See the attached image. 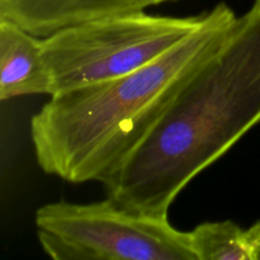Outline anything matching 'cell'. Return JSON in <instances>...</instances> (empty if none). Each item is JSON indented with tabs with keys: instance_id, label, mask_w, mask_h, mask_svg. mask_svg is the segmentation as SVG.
Listing matches in <instances>:
<instances>
[{
	"instance_id": "2",
	"label": "cell",
	"mask_w": 260,
	"mask_h": 260,
	"mask_svg": "<svg viewBox=\"0 0 260 260\" xmlns=\"http://www.w3.org/2000/svg\"><path fill=\"white\" fill-rule=\"evenodd\" d=\"M238 15L218 3L192 35L149 65L51 96L30 118L38 167L69 183L102 182L149 134Z\"/></svg>"
},
{
	"instance_id": "3",
	"label": "cell",
	"mask_w": 260,
	"mask_h": 260,
	"mask_svg": "<svg viewBox=\"0 0 260 260\" xmlns=\"http://www.w3.org/2000/svg\"><path fill=\"white\" fill-rule=\"evenodd\" d=\"M205 17L206 12L188 17L136 12L56 30L43 38L52 95L149 65L198 29Z\"/></svg>"
},
{
	"instance_id": "5",
	"label": "cell",
	"mask_w": 260,
	"mask_h": 260,
	"mask_svg": "<svg viewBox=\"0 0 260 260\" xmlns=\"http://www.w3.org/2000/svg\"><path fill=\"white\" fill-rule=\"evenodd\" d=\"M175 0H0V19L47 37L79 23L129 13Z\"/></svg>"
},
{
	"instance_id": "6",
	"label": "cell",
	"mask_w": 260,
	"mask_h": 260,
	"mask_svg": "<svg viewBox=\"0 0 260 260\" xmlns=\"http://www.w3.org/2000/svg\"><path fill=\"white\" fill-rule=\"evenodd\" d=\"M52 93L43 38L0 19V101Z\"/></svg>"
},
{
	"instance_id": "8",
	"label": "cell",
	"mask_w": 260,
	"mask_h": 260,
	"mask_svg": "<svg viewBox=\"0 0 260 260\" xmlns=\"http://www.w3.org/2000/svg\"><path fill=\"white\" fill-rule=\"evenodd\" d=\"M251 248H253L254 260H260V221H256L254 225L246 229Z\"/></svg>"
},
{
	"instance_id": "7",
	"label": "cell",
	"mask_w": 260,
	"mask_h": 260,
	"mask_svg": "<svg viewBox=\"0 0 260 260\" xmlns=\"http://www.w3.org/2000/svg\"><path fill=\"white\" fill-rule=\"evenodd\" d=\"M188 233L196 260H254L248 231L234 221L203 222Z\"/></svg>"
},
{
	"instance_id": "1",
	"label": "cell",
	"mask_w": 260,
	"mask_h": 260,
	"mask_svg": "<svg viewBox=\"0 0 260 260\" xmlns=\"http://www.w3.org/2000/svg\"><path fill=\"white\" fill-rule=\"evenodd\" d=\"M259 123L260 0H254L101 183L122 206L168 216L180 192Z\"/></svg>"
},
{
	"instance_id": "4",
	"label": "cell",
	"mask_w": 260,
	"mask_h": 260,
	"mask_svg": "<svg viewBox=\"0 0 260 260\" xmlns=\"http://www.w3.org/2000/svg\"><path fill=\"white\" fill-rule=\"evenodd\" d=\"M37 238L53 260H196L189 233L168 216L122 206L113 198L93 203H48L36 212Z\"/></svg>"
}]
</instances>
